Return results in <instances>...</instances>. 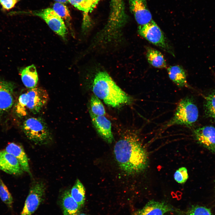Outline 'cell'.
Wrapping results in <instances>:
<instances>
[{
	"mask_svg": "<svg viewBox=\"0 0 215 215\" xmlns=\"http://www.w3.org/2000/svg\"><path fill=\"white\" fill-rule=\"evenodd\" d=\"M113 151L120 168L127 174L141 173L148 167V153L134 132L129 131L125 134L116 143Z\"/></svg>",
	"mask_w": 215,
	"mask_h": 215,
	"instance_id": "1",
	"label": "cell"
},
{
	"mask_svg": "<svg viewBox=\"0 0 215 215\" xmlns=\"http://www.w3.org/2000/svg\"><path fill=\"white\" fill-rule=\"evenodd\" d=\"M94 95L107 105L116 108L131 103L132 98L124 91L105 71L95 75L92 85Z\"/></svg>",
	"mask_w": 215,
	"mask_h": 215,
	"instance_id": "2",
	"label": "cell"
},
{
	"mask_svg": "<svg viewBox=\"0 0 215 215\" xmlns=\"http://www.w3.org/2000/svg\"><path fill=\"white\" fill-rule=\"evenodd\" d=\"M198 114L197 107L192 99L186 97L179 101L173 117L164 127L178 125L190 127L197 121Z\"/></svg>",
	"mask_w": 215,
	"mask_h": 215,
	"instance_id": "3",
	"label": "cell"
},
{
	"mask_svg": "<svg viewBox=\"0 0 215 215\" xmlns=\"http://www.w3.org/2000/svg\"><path fill=\"white\" fill-rule=\"evenodd\" d=\"M22 130L27 137L39 145H46L52 140L50 129L45 121L39 117H31L23 122Z\"/></svg>",
	"mask_w": 215,
	"mask_h": 215,
	"instance_id": "4",
	"label": "cell"
},
{
	"mask_svg": "<svg viewBox=\"0 0 215 215\" xmlns=\"http://www.w3.org/2000/svg\"><path fill=\"white\" fill-rule=\"evenodd\" d=\"M138 32L142 37L148 42L174 56L172 48L164 33L153 20L145 24L139 26Z\"/></svg>",
	"mask_w": 215,
	"mask_h": 215,
	"instance_id": "5",
	"label": "cell"
},
{
	"mask_svg": "<svg viewBox=\"0 0 215 215\" xmlns=\"http://www.w3.org/2000/svg\"><path fill=\"white\" fill-rule=\"evenodd\" d=\"M45 185L41 181L33 182L30 188L21 215H31L44 200Z\"/></svg>",
	"mask_w": 215,
	"mask_h": 215,
	"instance_id": "6",
	"label": "cell"
},
{
	"mask_svg": "<svg viewBox=\"0 0 215 215\" xmlns=\"http://www.w3.org/2000/svg\"><path fill=\"white\" fill-rule=\"evenodd\" d=\"M33 14L43 19L52 30L63 39H65L67 31L63 20L52 8L36 11Z\"/></svg>",
	"mask_w": 215,
	"mask_h": 215,
	"instance_id": "7",
	"label": "cell"
},
{
	"mask_svg": "<svg viewBox=\"0 0 215 215\" xmlns=\"http://www.w3.org/2000/svg\"><path fill=\"white\" fill-rule=\"evenodd\" d=\"M27 92V111L33 114L39 113L47 104L49 96L45 90L36 87Z\"/></svg>",
	"mask_w": 215,
	"mask_h": 215,
	"instance_id": "8",
	"label": "cell"
},
{
	"mask_svg": "<svg viewBox=\"0 0 215 215\" xmlns=\"http://www.w3.org/2000/svg\"><path fill=\"white\" fill-rule=\"evenodd\" d=\"M129 7L139 26L153 20L146 0H129Z\"/></svg>",
	"mask_w": 215,
	"mask_h": 215,
	"instance_id": "9",
	"label": "cell"
},
{
	"mask_svg": "<svg viewBox=\"0 0 215 215\" xmlns=\"http://www.w3.org/2000/svg\"><path fill=\"white\" fill-rule=\"evenodd\" d=\"M197 142L213 153H215V128L211 126L199 127L193 132Z\"/></svg>",
	"mask_w": 215,
	"mask_h": 215,
	"instance_id": "10",
	"label": "cell"
},
{
	"mask_svg": "<svg viewBox=\"0 0 215 215\" xmlns=\"http://www.w3.org/2000/svg\"><path fill=\"white\" fill-rule=\"evenodd\" d=\"M176 211L170 204L153 200L148 201L142 208L136 211L132 215H164Z\"/></svg>",
	"mask_w": 215,
	"mask_h": 215,
	"instance_id": "11",
	"label": "cell"
},
{
	"mask_svg": "<svg viewBox=\"0 0 215 215\" xmlns=\"http://www.w3.org/2000/svg\"><path fill=\"white\" fill-rule=\"evenodd\" d=\"M90 114L92 124L98 133L107 143H111L113 136L110 121L104 116H96L90 111Z\"/></svg>",
	"mask_w": 215,
	"mask_h": 215,
	"instance_id": "12",
	"label": "cell"
},
{
	"mask_svg": "<svg viewBox=\"0 0 215 215\" xmlns=\"http://www.w3.org/2000/svg\"><path fill=\"white\" fill-rule=\"evenodd\" d=\"M14 84L0 80V114L9 110L14 103Z\"/></svg>",
	"mask_w": 215,
	"mask_h": 215,
	"instance_id": "13",
	"label": "cell"
},
{
	"mask_svg": "<svg viewBox=\"0 0 215 215\" xmlns=\"http://www.w3.org/2000/svg\"><path fill=\"white\" fill-rule=\"evenodd\" d=\"M0 169L15 175L21 174L23 171L16 158L5 150H0Z\"/></svg>",
	"mask_w": 215,
	"mask_h": 215,
	"instance_id": "14",
	"label": "cell"
},
{
	"mask_svg": "<svg viewBox=\"0 0 215 215\" xmlns=\"http://www.w3.org/2000/svg\"><path fill=\"white\" fill-rule=\"evenodd\" d=\"M5 150L16 158L23 171L31 174L28 159L23 148L21 146L14 143H10L7 145Z\"/></svg>",
	"mask_w": 215,
	"mask_h": 215,
	"instance_id": "15",
	"label": "cell"
},
{
	"mask_svg": "<svg viewBox=\"0 0 215 215\" xmlns=\"http://www.w3.org/2000/svg\"><path fill=\"white\" fill-rule=\"evenodd\" d=\"M22 81L29 89L36 87L38 81L37 73L33 64L21 69L20 71Z\"/></svg>",
	"mask_w": 215,
	"mask_h": 215,
	"instance_id": "16",
	"label": "cell"
},
{
	"mask_svg": "<svg viewBox=\"0 0 215 215\" xmlns=\"http://www.w3.org/2000/svg\"><path fill=\"white\" fill-rule=\"evenodd\" d=\"M169 77L178 87H187L186 74L183 68L180 66L175 65L169 66L167 68Z\"/></svg>",
	"mask_w": 215,
	"mask_h": 215,
	"instance_id": "17",
	"label": "cell"
},
{
	"mask_svg": "<svg viewBox=\"0 0 215 215\" xmlns=\"http://www.w3.org/2000/svg\"><path fill=\"white\" fill-rule=\"evenodd\" d=\"M62 204L63 215H74L81 207L71 196L69 190H65L63 193Z\"/></svg>",
	"mask_w": 215,
	"mask_h": 215,
	"instance_id": "18",
	"label": "cell"
},
{
	"mask_svg": "<svg viewBox=\"0 0 215 215\" xmlns=\"http://www.w3.org/2000/svg\"><path fill=\"white\" fill-rule=\"evenodd\" d=\"M146 50V58L151 65L159 68L167 67L166 60L163 55L160 51L150 47H147Z\"/></svg>",
	"mask_w": 215,
	"mask_h": 215,
	"instance_id": "19",
	"label": "cell"
},
{
	"mask_svg": "<svg viewBox=\"0 0 215 215\" xmlns=\"http://www.w3.org/2000/svg\"><path fill=\"white\" fill-rule=\"evenodd\" d=\"M70 194L81 207L83 205L85 200V189L79 179L76 180L71 189Z\"/></svg>",
	"mask_w": 215,
	"mask_h": 215,
	"instance_id": "20",
	"label": "cell"
},
{
	"mask_svg": "<svg viewBox=\"0 0 215 215\" xmlns=\"http://www.w3.org/2000/svg\"><path fill=\"white\" fill-rule=\"evenodd\" d=\"M90 111L96 116H104L105 114L104 107L99 99L94 95H92L90 100Z\"/></svg>",
	"mask_w": 215,
	"mask_h": 215,
	"instance_id": "21",
	"label": "cell"
},
{
	"mask_svg": "<svg viewBox=\"0 0 215 215\" xmlns=\"http://www.w3.org/2000/svg\"><path fill=\"white\" fill-rule=\"evenodd\" d=\"M0 198L8 207L12 208L13 202L12 196L1 179H0Z\"/></svg>",
	"mask_w": 215,
	"mask_h": 215,
	"instance_id": "22",
	"label": "cell"
},
{
	"mask_svg": "<svg viewBox=\"0 0 215 215\" xmlns=\"http://www.w3.org/2000/svg\"><path fill=\"white\" fill-rule=\"evenodd\" d=\"M27 102V92L21 94L19 96L16 105V111L20 117L26 116L28 113L26 106Z\"/></svg>",
	"mask_w": 215,
	"mask_h": 215,
	"instance_id": "23",
	"label": "cell"
},
{
	"mask_svg": "<svg viewBox=\"0 0 215 215\" xmlns=\"http://www.w3.org/2000/svg\"><path fill=\"white\" fill-rule=\"evenodd\" d=\"M205 108L208 114L215 120V93L205 98Z\"/></svg>",
	"mask_w": 215,
	"mask_h": 215,
	"instance_id": "24",
	"label": "cell"
},
{
	"mask_svg": "<svg viewBox=\"0 0 215 215\" xmlns=\"http://www.w3.org/2000/svg\"><path fill=\"white\" fill-rule=\"evenodd\" d=\"M183 215H212L211 209L205 206L192 205Z\"/></svg>",
	"mask_w": 215,
	"mask_h": 215,
	"instance_id": "25",
	"label": "cell"
},
{
	"mask_svg": "<svg viewBox=\"0 0 215 215\" xmlns=\"http://www.w3.org/2000/svg\"><path fill=\"white\" fill-rule=\"evenodd\" d=\"M55 12L62 19L69 21L71 19L69 11L67 7L59 2L54 4L52 8Z\"/></svg>",
	"mask_w": 215,
	"mask_h": 215,
	"instance_id": "26",
	"label": "cell"
},
{
	"mask_svg": "<svg viewBox=\"0 0 215 215\" xmlns=\"http://www.w3.org/2000/svg\"><path fill=\"white\" fill-rule=\"evenodd\" d=\"M71 4L78 9L87 14L93 8L87 0H68Z\"/></svg>",
	"mask_w": 215,
	"mask_h": 215,
	"instance_id": "27",
	"label": "cell"
},
{
	"mask_svg": "<svg viewBox=\"0 0 215 215\" xmlns=\"http://www.w3.org/2000/svg\"><path fill=\"white\" fill-rule=\"evenodd\" d=\"M175 180L178 183L182 184L185 182L188 178V171L185 167H181L177 170L174 174Z\"/></svg>",
	"mask_w": 215,
	"mask_h": 215,
	"instance_id": "28",
	"label": "cell"
},
{
	"mask_svg": "<svg viewBox=\"0 0 215 215\" xmlns=\"http://www.w3.org/2000/svg\"><path fill=\"white\" fill-rule=\"evenodd\" d=\"M20 0H0V4L4 10H8L13 7Z\"/></svg>",
	"mask_w": 215,
	"mask_h": 215,
	"instance_id": "29",
	"label": "cell"
},
{
	"mask_svg": "<svg viewBox=\"0 0 215 215\" xmlns=\"http://www.w3.org/2000/svg\"><path fill=\"white\" fill-rule=\"evenodd\" d=\"M91 5L93 9L97 4L100 0H87Z\"/></svg>",
	"mask_w": 215,
	"mask_h": 215,
	"instance_id": "30",
	"label": "cell"
},
{
	"mask_svg": "<svg viewBox=\"0 0 215 215\" xmlns=\"http://www.w3.org/2000/svg\"><path fill=\"white\" fill-rule=\"evenodd\" d=\"M55 1L57 2L60 3H67L68 2V0H54Z\"/></svg>",
	"mask_w": 215,
	"mask_h": 215,
	"instance_id": "31",
	"label": "cell"
},
{
	"mask_svg": "<svg viewBox=\"0 0 215 215\" xmlns=\"http://www.w3.org/2000/svg\"><path fill=\"white\" fill-rule=\"evenodd\" d=\"M76 215H87L86 214H81Z\"/></svg>",
	"mask_w": 215,
	"mask_h": 215,
	"instance_id": "32",
	"label": "cell"
}]
</instances>
